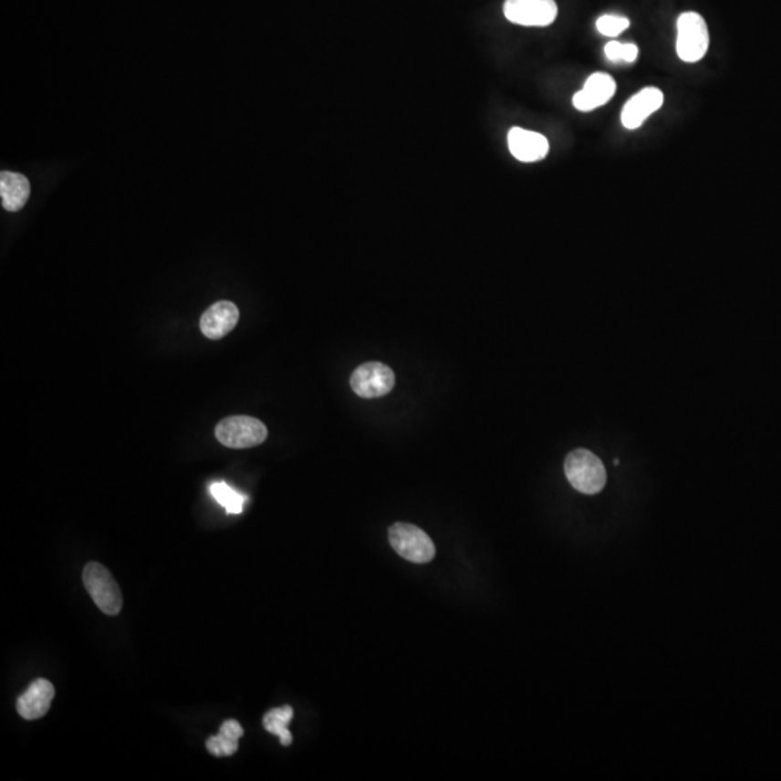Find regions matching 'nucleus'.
Returning a JSON list of instances; mask_svg holds the SVG:
<instances>
[{"label":"nucleus","mask_w":781,"mask_h":781,"mask_svg":"<svg viewBox=\"0 0 781 781\" xmlns=\"http://www.w3.org/2000/svg\"><path fill=\"white\" fill-rule=\"evenodd\" d=\"M244 735V728L241 724L229 719L220 726L217 735L210 736L206 741L207 750L213 754L214 757H231L239 748V740Z\"/></svg>","instance_id":"obj_14"},{"label":"nucleus","mask_w":781,"mask_h":781,"mask_svg":"<svg viewBox=\"0 0 781 781\" xmlns=\"http://www.w3.org/2000/svg\"><path fill=\"white\" fill-rule=\"evenodd\" d=\"M709 48L708 25L696 12H684L677 19V56L684 63H698Z\"/></svg>","instance_id":"obj_3"},{"label":"nucleus","mask_w":781,"mask_h":781,"mask_svg":"<svg viewBox=\"0 0 781 781\" xmlns=\"http://www.w3.org/2000/svg\"><path fill=\"white\" fill-rule=\"evenodd\" d=\"M617 83L607 73H595L586 80L582 90L573 96V106L580 112H592L614 98Z\"/></svg>","instance_id":"obj_8"},{"label":"nucleus","mask_w":781,"mask_h":781,"mask_svg":"<svg viewBox=\"0 0 781 781\" xmlns=\"http://www.w3.org/2000/svg\"><path fill=\"white\" fill-rule=\"evenodd\" d=\"M565 474L568 484L586 495H595L607 484V471L599 457L586 449H576L568 454Z\"/></svg>","instance_id":"obj_1"},{"label":"nucleus","mask_w":781,"mask_h":781,"mask_svg":"<svg viewBox=\"0 0 781 781\" xmlns=\"http://www.w3.org/2000/svg\"><path fill=\"white\" fill-rule=\"evenodd\" d=\"M628 26H630V21L625 16H618V15H604L597 21L598 31L609 38L621 36L622 32L627 31Z\"/></svg>","instance_id":"obj_18"},{"label":"nucleus","mask_w":781,"mask_h":781,"mask_svg":"<svg viewBox=\"0 0 781 781\" xmlns=\"http://www.w3.org/2000/svg\"><path fill=\"white\" fill-rule=\"evenodd\" d=\"M294 711L291 706L271 709L264 716V726L269 734L279 736V741L284 746L291 745L293 735L288 731V724L293 719Z\"/></svg>","instance_id":"obj_15"},{"label":"nucleus","mask_w":781,"mask_h":781,"mask_svg":"<svg viewBox=\"0 0 781 781\" xmlns=\"http://www.w3.org/2000/svg\"><path fill=\"white\" fill-rule=\"evenodd\" d=\"M509 152L521 162H537L547 157L550 143L545 135L523 128H513L508 132Z\"/></svg>","instance_id":"obj_12"},{"label":"nucleus","mask_w":781,"mask_h":781,"mask_svg":"<svg viewBox=\"0 0 781 781\" xmlns=\"http://www.w3.org/2000/svg\"><path fill=\"white\" fill-rule=\"evenodd\" d=\"M239 308L232 301H219L207 308L200 318V330L206 338L219 340L236 328Z\"/></svg>","instance_id":"obj_11"},{"label":"nucleus","mask_w":781,"mask_h":781,"mask_svg":"<svg viewBox=\"0 0 781 781\" xmlns=\"http://www.w3.org/2000/svg\"><path fill=\"white\" fill-rule=\"evenodd\" d=\"M210 492H212V495H213L217 503L226 509L227 513H242L244 504L246 503V496L234 491V488H231L224 482H214L213 485L210 486Z\"/></svg>","instance_id":"obj_16"},{"label":"nucleus","mask_w":781,"mask_h":781,"mask_svg":"<svg viewBox=\"0 0 781 781\" xmlns=\"http://www.w3.org/2000/svg\"><path fill=\"white\" fill-rule=\"evenodd\" d=\"M605 56L612 63H634L639 58V47L635 44H621L618 41L608 42Z\"/></svg>","instance_id":"obj_17"},{"label":"nucleus","mask_w":781,"mask_h":781,"mask_svg":"<svg viewBox=\"0 0 781 781\" xmlns=\"http://www.w3.org/2000/svg\"><path fill=\"white\" fill-rule=\"evenodd\" d=\"M56 696L53 683L47 679H36L16 701V711L26 721L42 718L48 713Z\"/></svg>","instance_id":"obj_10"},{"label":"nucleus","mask_w":781,"mask_h":781,"mask_svg":"<svg viewBox=\"0 0 781 781\" xmlns=\"http://www.w3.org/2000/svg\"><path fill=\"white\" fill-rule=\"evenodd\" d=\"M268 437V429L258 419L234 415L222 420L216 427V439L229 449H249L259 446Z\"/></svg>","instance_id":"obj_5"},{"label":"nucleus","mask_w":781,"mask_h":781,"mask_svg":"<svg viewBox=\"0 0 781 781\" xmlns=\"http://www.w3.org/2000/svg\"><path fill=\"white\" fill-rule=\"evenodd\" d=\"M395 385V373L380 362H367L356 368L350 377V387L362 398H380L390 394Z\"/></svg>","instance_id":"obj_6"},{"label":"nucleus","mask_w":781,"mask_h":781,"mask_svg":"<svg viewBox=\"0 0 781 781\" xmlns=\"http://www.w3.org/2000/svg\"><path fill=\"white\" fill-rule=\"evenodd\" d=\"M31 195V184L25 175L19 172H2L0 174V197L2 206L7 212H19L28 202Z\"/></svg>","instance_id":"obj_13"},{"label":"nucleus","mask_w":781,"mask_h":781,"mask_svg":"<svg viewBox=\"0 0 781 781\" xmlns=\"http://www.w3.org/2000/svg\"><path fill=\"white\" fill-rule=\"evenodd\" d=\"M505 18L523 26H548L557 18L555 0H506Z\"/></svg>","instance_id":"obj_7"},{"label":"nucleus","mask_w":781,"mask_h":781,"mask_svg":"<svg viewBox=\"0 0 781 781\" xmlns=\"http://www.w3.org/2000/svg\"><path fill=\"white\" fill-rule=\"evenodd\" d=\"M84 588L106 615H118L123 607L122 590L112 573L100 563L91 562L83 570Z\"/></svg>","instance_id":"obj_2"},{"label":"nucleus","mask_w":781,"mask_h":781,"mask_svg":"<svg viewBox=\"0 0 781 781\" xmlns=\"http://www.w3.org/2000/svg\"><path fill=\"white\" fill-rule=\"evenodd\" d=\"M663 91L657 88H645L632 96L622 109V125L627 130H637L642 123L663 106Z\"/></svg>","instance_id":"obj_9"},{"label":"nucleus","mask_w":781,"mask_h":781,"mask_svg":"<svg viewBox=\"0 0 781 781\" xmlns=\"http://www.w3.org/2000/svg\"><path fill=\"white\" fill-rule=\"evenodd\" d=\"M388 538L395 553L409 562L424 565L436 556V546L432 538L412 524L395 523L388 530Z\"/></svg>","instance_id":"obj_4"}]
</instances>
